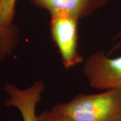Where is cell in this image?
<instances>
[{"label": "cell", "instance_id": "30bf717a", "mask_svg": "<svg viewBox=\"0 0 121 121\" xmlns=\"http://www.w3.org/2000/svg\"><path fill=\"white\" fill-rule=\"evenodd\" d=\"M114 39H115V40H118V42H117V44L114 46V47H113V48L112 49V51H111V52H110V53H112V52H114V51H115L116 49L118 48L121 46V30H120V32L118 33V35L115 36Z\"/></svg>", "mask_w": 121, "mask_h": 121}, {"label": "cell", "instance_id": "9c48e42d", "mask_svg": "<svg viewBox=\"0 0 121 121\" xmlns=\"http://www.w3.org/2000/svg\"><path fill=\"white\" fill-rule=\"evenodd\" d=\"M36 121H63L51 110H45L37 115Z\"/></svg>", "mask_w": 121, "mask_h": 121}, {"label": "cell", "instance_id": "6da1fadb", "mask_svg": "<svg viewBox=\"0 0 121 121\" xmlns=\"http://www.w3.org/2000/svg\"><path fill=\"white\" fill-rule=\"evenodd\" d=\"M51 111L63 121H121V88L99 94H79Z\"/></svg>", "mask_w": 121, "mask_h": 121}, {"label": "cell", "instance_id": "3957f363", "mask_svg": "<svg viewBox=\"0 0 121 121\" xmlns=\"http://www.w3.org/2000/svg\"><path fill=\"white\" fill-rule=\"evenodd\" d=\"M83 73L91 87L104 90L121 88V55L110 58L103 51L94 52L86 61Z\"/></svg>", "mask_w": 121, "mask_h": 121}, {"label": "cell", "instance_id": "7a4b0ae2", "mask_svg": "<svg viewBox=\"0 0 121 121\" xmlns=\"http://www.w3.org/2000/svg\"><path fill=\"white\" fill-rule=\"evenodd\" d=\"M50 32L66 69L82 63L83 59L78 51V21L65 15L51 16Z\"/></svg>", "mask_w": 121, "mask_h": 121}, {"label": "cell", "instance_id": "5b68a950", "mask_svg": "<svg viewBox=\"0 0 121 121\" xmlns=\"http://www.w3.org/2000/svg\"><path fill=\"white\" fill-rule=\"evenodd\" d=\"M51 16L65 15L78 20L88 17L104 7L110 0H30Z\"/></svg>", "mask_w": 121, "mask_h": 121}, {"label": "cell", "instance_id": "ba28073f", "mask_svg": "<svg viewBox=\"0 0 121 121\" xmlns=\"http://www.w3.org/2000/svg\"><path fill=\"white\" fill-rule=\"evenodd\" d=\"M17 44L0 39V62L9 56L17 47Z\"/></svg>", "mask_w": 121, "mask_h": 121}, {"label": "cell", "instance_id": "8992f818", "mask_svg": "<svg viewBox=\"0 0 121 121\" xmlns=\"http://www.w3.org/2000/svg\"><path fill=\"white\" fill-rule=\"evenodd\" d=\"M16 0H0V27L6 28L13 24Z\"/></svg>", "mask_w": 121, "mask_h": 121}, {"label": "cell", "instance_id": "277c9868", "mask_svg": "<svg viewBox=\"0 0 121 121\" xmlns=\"http://www.w3.org/2000/svg\"><path fill=\"white\" fill-rule=\"evenodd\" d=\"M44 89V83L42 81H37L25 89L5 83L4 90L8 98L5 100V106L16 108L21 114L22 121H36V106Z\"/></svg>", "mask_w": 121, "mask_h": 121}, {"label": "cell", "instance_id": "52a82bcc", "mask_svg": "<svg viewBox=\"0 0 121 121\" xmlns=\"http://www.w3.org/2000/svg\"><path fill=\"white\" fill-rule=\"evenodd\" d=\"M19 36V29L15 24H13L12 25L6 28L0 27V39L18 44Z\"/></svg>", "mask_w": 121, "mask_h": 121}]
</instances>
